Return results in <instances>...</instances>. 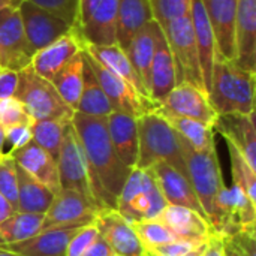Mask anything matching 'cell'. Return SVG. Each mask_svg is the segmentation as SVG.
Listing matches in <instances>:
<instances>
[{
    "mask_svg": "<svg viewBox=\"0 0 256 256\" xmlns=\"http://www.w3.org/2000/svg\"><path fill=\"white\" fill-rule=\"evenodd\" d=\"M72 126L81 141L94 204L100 212L116 210L117 198L130 174L117 156L106 129V117H92L74 112Z\"/></svg>",
    "mask_w": 256,
    "mask_h": 256,
    "instance_id": "6da1fadb",
    "label": "cell"
},
{
    "mask_svg": "<svg viewBox=\"0 0 256 256\" xmlns=\"http://www.w3.org/2000/svg\"><path fill=\"white\" fill-rule=\"evenodd\" d=\"M255 76L234 60L219 54L214 57L208 99L218 116L255 112Z\"/></svg>",
    "mask_w": 256,
    "mask_h": 256,
    "instance_id": "7a4b0ae2",
    "label": "cell"
},
{
    "mask_svg": "<svg viewBox=\"0 0 256 256\" xmlns=\"http://www.w3.org/2000/svg\"><path fill=\"white\" fill-rule=\"evenodd\" d=\"M138 124V160L140 170H148L156 162H165L182 176L188 177L183 153V140L171 124L156 111L146 112L136 118Z\"/></svg>",
    "mask_w": 256,
    "mask_h": 256,
    "instance_id": "3957f363",
    "label": "cell"
},
{
    "mask_svg": "<svg viewBox=\"0 0 256 256\" xmlns=\"http://www.w3.org/2000/svg\"><path fill=\"white\" fill-rule=\"evenodd\" d=\"M183 153L188 168V178L212 230H214L218 224V201L225 188L216 147L206 152H196L183 141Z\"/></svg>",
    "mask_w": 256,
    "mask_h": 256,
    "instance_id": "277c9868",
    "label": "cell"
},
{
    "mask_svg": "<svg viewBox=\"0 0 256 256\" xmlns=\"http://www.w3.org/2000/svg\"><path fill=\"white\" fill-rule=\"evenodd\" d=\"M166 201L154 180L152 170L134 168L117 198L116 210L129 222L158 220Z\"/></svg>",
    "mask_w": 256,
    "mask_h": 256,
    "instance_id": "5b68a950",
    "label": "cell"
},
{
    "mask_svg": "<svg viewBox=\"0 0 256 256\" xmlns=\"http://www.w3.org/2000/svg\"><path fill=\"white\" fill-rule=\"evenodd\" d=\"M14 98L21 102L32 120H72L75 112L64 104L54 86L34 74L30 66L18 72V86Z\"/></svg>",
    "mask_w": 256,
    "mask_h": 256,
    "instance_id": "8992f818",
    "label": "cell"
},
{
    "mask_svg": "<svg viewBox=\"0 0 256 256\" xmlns=\"http://www.w3.org/2000/svg\"><path fill=\"white\" fill-rule=\"evenodd\" d=\"M174 60L177 84L189 82L196 87H204L200 57L195 42V34L190 21V12L162 28Z\"/></svg>",
    "mask_w": 256,
    "mask_h": 256,
    "instance_id": "52a82bcc",
    "label": "cell"
},
{
    "mask_svg": "<svg viewBox=\"0 0 256 256\" xmlns=\"http://www.w3.org/2000/svg\"><path fill=\"white\" fill-rule=\"evenodd\" d=\"M57 170H58L60 189L76 190L94 202L92 195L90 174H88L86 154L81 141L78 138V134L70 122L64 128L62 147L57 156Z\"/></svg>",
    "mask_w": 256,
    "mask_h": 256,
    "instance_id": "ba28073f",
    "label": "cell"
},
{
    "mask_svg": "<svg viewBox=\"0 0 256 256\" xmlns=\"http://www.w3.org/2000/svg\"><path fill=\"white\" fill-rule=\"evenodd\" d=\"M82 57L90 66L92 72L94 74L99 86L102 87L114 111H120L138 118L140 116L156 110L158 105L154 102L140 96L124 80L108 70L104 64H100L92 56H88L84 50H82Z\"/></svg>",
    "mask_w": 256,
    "mask_h": 256,
    "instance_id": "9c48e42d",
    "label": "cell"
},
{
    "mask_svg": "<svg viewBox=\"0 0 256 256\" xmlns=\"http://www.w3.org/2000/svg\"><path fill=\"white\" fill-rule=\"evenodd\" d=\"M249 228H256V202L238 186H225L218 201V224L213 232L230 238Z\"/></svg>",
    "mask_w": 256,
    "mask_h": 256,
    "instance_id": "30bf717a",
    "label": "cell"
},
{
    "mask_svg": "<svg viewBox=\"0 0 256 256\" xmlns=\"http://www.w3.org/2000/svg\"><path fill=\"white\" fill-rule=\"evenodd\" d=\"M154 111L160 114L192 118L210 126H214L218 118V112L212 106L207 92L189 82L177 84Z\"/></svg>",
    "mask_w": 256,
    "mask_h": 256,
    "instance_id": "8fae6325",
    "label": "cell"
},
{
    "mask_svg": "<svg viewBox=\"0 0 256 256\" xmlns=\"http://www.w3.org/2000/svg\"><path fill=\"white\" fill-rule=\"evenodd\" d=\"M98 213L99 210L92 200L76 190L60 189L44 214L40 231L72 224H93Z\"/></svg>",
    "mask_w": 256,
    "mask_h": 256,
    "instance_id": "7c38bea8",
    "label": "cell"
},
{
    "mask_svg": "<svg viewBox=\"0 0 256 256\" xmlns=\"http://www.w3.org/2000/svg\"><path fill=\"white\" fill-rule=\"evenodd\" d=\"M18 10L21 15V22L32 57L34 52L48 46L50 44L66 34L70 28H74L62 18L26 0Z\"/></svg>",
    "mask_w": 256,
    "mask_h": 256,
    "instance_id": "4fadbf2b",
    "label": "cell"
},
{
    "mask_svg": "<svg viewBox=\"0 0 256 256\" xmlns=\"http://www.w3.org/2000/svg\"><path fill=\"white\" fill-rule=\"evenodd\" d=\"M32 52L18 9L0 10V68L20 72L30 66Z\"/></svg>",
    "mask_w": 256,
    "mask_h": 256,
    "instance_id": "5bb4252c",
    "label": "cell"
},
{
    "mask_svg": "<svg viewBox=\"0 0 256 256\" xmlns=\"http://www.w3.org/2000/svg\"><path fill=\"white\" fill-rule=\"evenodd\" d=\"M84 39L78 28H70L66 34L39 50L30 60V68L39 76L51 81L76 54L84 48Z\"/></svg>",
    "mask_w": 256,
    "mask_h": 256,
    "instance_id": "9a60e30c",
    "label": "cell"
},
{
    "mask_svg": "<svg viewBox=\"0 0 256 256\" xmlns=\"http://www.w3.org/2000/svg\"><path fill=\"white\" fill-rule=\"evenodd\" d=\"M93 224L114 255L146 256V250L132 225L117 210H104L98 213Z\"/></svg>",
    "mask_w": 256,
    "mask_h": 256,
    "instance_id": "2e32d148",
    "label": "cell"
},
{
    "mask_svg": "<svg viewBox=\"0 0 256 256\" xmlns=\"http://www.w3.org/2000/svg\"><path fill=\"white\" fill-rule=\"evenodd\" d=\"M234 62L256 74V0H238L234 24Z\"/></svg>",
    "mask_w": 256,
    "mask_h": 256,
    "instance_id": "e0dca14e",
    "label": "cell"
},
{
    "mask_svg": "<svg viewBox=\"0 0 256 256\" xmlns=\"http://www.w3.org/2000/svg\"><path fill=\"white\" fill-rule=\"evenodd\" d=\"M90 224H72L38 232L36 236L0 248L20 256H64L69 240L82 226Z\"/></svg>",
    "mask_w": 256,
    "mask_h": 256,
    "instance_id": "ac0fdd59",
    "label": "cell"
},
{
    "mask_svg": "<svg viewBox=\"0 0 256 256\" xmlns=\"http://www.w3.org/2000/svg\"><path fill=\"white\" fill-rule=\"evenodd\" d=\"M225 141L234 144L256 171V129L254 114H222L213 126Z\"/></svg>",
    "mask_w": 256,
    "mask_h": 256,
    "instance_id": "d6986e66",
    "label": "cell"
},
{
    "mask_svg": "<svg viewBox=\"0 0 256 256\" xmlns=\"http://www.w3.org/2000/svg\"><path fill=\"white\" fill-rule=\"evenodd\" d=\"M176 86H177V78H176L174 60L165 33L159 26V30L156 33L154 52L150 66V78H148L150 100L159 105Z\"/></svg>",
    "mask_w": 256,
    "mask_h": 256,
    "instance_id": "ffe728a7",
    "label": "cell"
},
{
    "mask_svg": "<svg viewBox=\"0 0 256 256\" xmlns=\"http://www.w3.org/2000/svg\"><path fill=\"white\" fill-rule=\"evenodd\" d=\"M148 170H152L154 180H156L166 204L188 207L206 218V213H204L188 177L182 176L177 170H174L172 166H170L165 162H156Z\"/></svg>",
    "mask_w": 256,
    "mask_h": 256,
    "instance_id": "44dd1931",
    "label": "cell"
},
{
    "mask_svg": "<svg viewBox=\"0 0 256 256\" xmlns=\"http://www.w3.org/2000/svg\"><path fill=\"white\" fill-rule=\"evenodd\" d=\"M214 33L219 56L234 60V24L238 0H201Z\"/></svg>",
    "mask_w": 256,
    "mask_h": 256,
    "instance_id": "7402d4cb",
    "label": "cell"
},
{
    "mask_svg": "<svg viewBox=\"0 0 256 256\" xmlns=\"http://www.w3.org/2000/svg\"><path fill=\"white\" fill-rule=\"evenodd\" d=\"M8 154L12 156V159L21 170H24L36 182L48 188L54 195L60 190L57 160H54L33 140L27 146Z\"/></svg>",
    "mask_w": 256,
    "mask_h": 256,
    "instance_id": "603a6c76",
    "label": "cell"
},
{
    "mask_svg": "<svg viewBox=\"0 0 256 256\" xmlns=\"http://www.w3.org/2000/svg\"><path fill=\"white\" fill-rule=\"evenodd\" d=\"M117 14L118 0H99L88 20L81 27L84 44L88 45H116L117 44Z\"/></svg>",
    "mask_w": 256,
    "mask_h": 256,
    "instance_id": "cb8c5ba5",
    "label": "cell"
},
{
    "mask_svg": "<svg viewBox=\"0 0 256 256\" xmlns=\"http://www.w3.org/2000/svg\"><path fill=\"white\" fill-rule=\"evenodd\" d=\"M106 129L117 156L128 168L134 170L138 160L136 117L120 111H112L106 117Z\"/></svg>",
    "mask_w": 256,
    "mask_h": 256,
    "instance_id": "d4e9b609",
    "label": "cell"
},
{
    "mask_svg": "<svg viewBox=\"0 0 256 256\" xmlns=\"http://www.w3.org/2000/svg\"><path fill=\"white\" fill-rule=\"evenodd\" d=\"M82 50L88 56H92L94 60H98L100 64H104L108 70H111L112 74H116L117 76L124 80L140 96L150 100L148 92H147L140 74L136 72V69L134 68V64L128 58L123 48H120L117 44L116 45H106V46L86 44Z\"/></svg>",
    "mask_w": 256,
    "mask_h": 256,
    "instance_id": "484cf974",
    "label": "cell"
},
{
    "mask_svg": "<svg viewBox=\"0 0 256 256\" xmlns=\"http://www.w3.org/2000/svg\"><path fill=\"white\" fill-rule=\"evenodd\" d=\"M190 21H192L194 34H195L202 81H204L206 92L208 94L212 69H213V63H214V57H216L218 50H216L214 33H213L210 21L206 15V10H204L201 0H192V3H190Z\"/></svg>",
    "mask_w": 256,
    "mask_h": 256,
    "instance_id": "4316f807",
    "label": "cell"
},
{
    "mask_svg": "<svg viewBox=\"0 0 256 256\" xmlns=\"http://www.w3.org/2000/svg\"><path fill=\"white\" fill-rule=\"evenodd\" d=\"M158 220L164 224L177 238L206 240L213 232L208 220L204 216L182 206L166 204Z\"/></svg>",
    "mask_w": 256,
    "mask_h": 256,
    "instance_id": "83f0119b",
    "label": "cell"
},
{
    "mask_svg": "<svg viewBox=\"0 0 256 256\" xmlns=\"http://www.w3.org/2000/svg\"><path fill=\"white\" fill-rule=\"evenodd\" d=\"M158 30H159V24L156 21L147 22L132 36L128 46L124 48L128 58L130 60V63L140 74L147 92H148L150 66H152V58L154 52V42H156Z\"/></svg>",
    "mask_w": 256,
    "mask_h": 256,
    "instance_id": "f1b7e54d",
    "label": "cell"
},
{
    "mask_svg": "<svg viewBox=\"0 0 256 256\" xmlns=\"http://www.w3.org/2000/svg\"><path fill=\"white\" fill-rule=\"evenodd\" d=\"M153 21L148 0H118L117 14V45L126 48L132 36Z\"/></svg>",
    "mask_w": 256,
    "mask_h": 256,
    "instance_id": "f546056e",
    "label": "cell"
},
{
    "mask_svg": "<svg viewBox=\"0 0 256 256\" xmlns=\"http://www.w3.org/2000/svg\"><path fill=\"white\" fill-rule=\"evenodd\" d=\"M16 178H18L16 212L45 214L50 204L52 202L54 194L48 188L36 182L32 176H28L18 165H16Z\"/></svg>",
    "mask_w": 256,
    "mask_h": 256,
    "instance_id": "4dcf8cb0",
    "label": "cell"
},
{
    "mask_svg": "<svg viewBox=\"0 0 256 256\" xmlns=\"http://www.w3.org/2000/svg\"><path fill=\"white\" fill-rule=\"evenodd\" d=\"M84 72H82V90L76 105L75 112L92 116V117H108L114 110L105 96L102 87L99 86L94 74L92 72L90 66L84 60Z\"/></svg>",
    "mask_w": 256,
    "mask_h": 256,
    "instance_id": "1f68e13d",
    "label": "cell"
},
{
    "mask_svg": "<svg viewBox=\"0 0 256 256\" xmlns=\"http://www.w3.org/2000/svg\"><path fill=\"white\" fill-rule=\"evenodd\" d=\"M160 116L171 124V128L178 134V136L194 150L206 152V150L216 147L213 126L192 120V118L176 117V116H168V114H160Z\"/></svg>",
    "mask_w": 256,
    "mask_h": 256,
    "instance_id": "d6a6232c",
    "label": "cell"
},
{
    "mask_svg": "<svg viewBox=\"0 0 256 256\" xmlns=\"http://www.w3.org/2000/svg\"><path fill=\"white\" fill-rule=\"evenodd\" d=\"M82 72H84V62H82V51L76 54L50 82L54 86L60 98L64 104L76 110L81 90H82Z\"/></svg>",
    "mask_w": 256,
    "mask_h": 256,
    "instance_id": "836d02e7",
    "label": "cell"
},
{
    "mask_svg": "<svg viewBox=\"0 0 256 256\" xmlns=\"http://www.w3.org/2000/svg\"><path fill=\"white\" fill-rule=\"evenodd\" d=\"M44 214L16 212L0 224V246L18 243L36 236L42 230Z\"/></svg>",
    "mask_w": 256,
    "mask_h": 256,
    "instance_id": "e575fe53",
    "label": "cell"
},
{
    "mask_svg": "<svg viewBox=\"0 0 256 256\" xmlns=\"http://www.w3.org/2000/svg\"><path fill=\"white\" fill-rule=\"evenodd\" d=\"M70 120H57V118H46V120H33L32 123V140L45 150L54 160H57L64 128Z\"/></svg>",
    "mask_w": 256,
    "mask_h": 256,
    "instance_id": "d590c367",
    "label": "cell"
},
{
    "mask_svg": "<svg viewBox=\"0 0 256 256\" xmlns=\"http://www.w3.org/2000/svg\"><path fill=\"white\" fill-rule=\"evenodd\" d=\"M230 159H231V172L234 178V184L238 186L252 201L256 202V171L248 164L240 150L226 141Z\"/></svg>",
    "mask_w": 256,
    "mask_h": 256,
    "instance_id": "8d00e7d4",
    "label": "cell"
},
{
    "mask_svg": "<svg viewBox=\"0 0 256 256\" xmlns=\"http://www.w3.org/2000/svg\"><path fill=\"white\" fill-rule=\"evenodd\" d=\"M144 250L177 240V237L159 220H140L130 224Z\"/></svg>",
    "mask_w": 256,
    "mask_h": 256,
    "instance_id": "74e56055",
    "label": "cell"
},
{
    "mask_svg": "<svg viewBox=\"0 0 256 256\" xmlns=\"http://www.w3.org/2000/svg\"><path fill=\"white\" fill-rule=\"evenodd\" d=\"M148 2L152 8L153 21H156L160 26V28L188 15L190 12V3H192V0H148Z\"/></svg>",
    "mask_w": 256,
    "mask_h": 256,
    "instance_id": "f35d334b",
    "label": "cell"
},
{
    "mask_svg": "<svg viewBox=\"0 0 256 256\" xmlns=\"http://www.w3.org/2000/svg\"><path fill=\"white\" fill-rule=\"evenodd\" d=\"M0 194L16 210V204H18L16 164L12 159V156L8 154V153L0 156Z\"/></svg>",
    "mask_w": 256,
    "mask_h": 256,
    "instance_id": "ab89813d",
    "label": "cell"
},
{
    "mask_svg": "<svg viewBox=\"0 0 256 256\" xmlns=\"http://www.w3.org/2000/svg\"><path fill=\"white\" fill-rule=\"evenodd\" d=\"M30 2L52 15L62 18L70 27L78 28V12H80V0H26Z\"/></svg>",
    "mask_w": 256,
    "mask_h": 256,
    "instance_id": "60d3db41",
    "label": "cell"
},
{
    "mask_svg": "<svg viewBox=\"0 0 256 256\" xmlns=\"http://www.w3.org/2000/svg\"><path fill=\"white\" fill-rule=\"evenodd\" d=\"M33 120L21 105V102L15 98L0 99V128L3 132L14 126L20 124H32Z\"/></svg>",
    "mask_w": 256,
    "mask_h": 256,
    "instance_id": "b9f144b4",
    "label": "cell"
},
{
    "mask_svg": "<svg viewBox=\"0 0 256 256\" xmlns=\"http://www.w3.org/2000/svg\"><path fill=\"white\" fill-rule=\"evenodd\" d=\"M98 237H99V232H98V228L94 226V224L80 228L69 240L64 256H82L84 252L94 243V240Z\"/></svg>",
    "mask_w": 256,
    "mask_h": 256,
    "instance_id": "7bdbcfd3",
    "label": "cell"
},
{
    "mask_svg": "<svg viewBox=\"0 0 256 256\" xmlns=\"http://www.w3.org/2000/svg\"><path fill=\"white\" fill-rule=\"evenodd\" d=\"M204 240H184V238H177L174 242H170V243H165V244H160V246L147 249L146 250V256H184L188 252H190L194 248H196Z\"/></svg>",
    "mask_w": 256,
    "mask_h": 256,
    "instance_id": "ee69618b",
    "label": "cell"
},
{
    "mask_svg": "<svg viewBox=\"0 0 256 256\" xmlns=\"http://www.w3.org/2000/svg\"><path fill=\"white\" fill-rule=\"evenodd\" d=\"M32 141V124H20L4 130L3 154L12 153Z\"/></svg>",
    "mask_w": 256,
    "mask_h": 256,
    "instance_id": "f6af8a7d",
    "label": "cell"
},
{
    "mask_svg": "<svg viewBox=\"0 0 256 256\" xmlns=\"http://www.w3.org/2000/svg\"><path fill=\"white\" fill-rule=\"evenodd\" d=\"M240 256H256V228L243 230L230 238H225Z\"/></svg>",
    "mask_w": 256,
    "mask_h": 256,
    "instance_id": "bcb514c9",
    "label": "cell"
},
{
    "mask_svg": "<svg viewBox=\"0 0 256 256\" xmlns=\"http://www.w3.org/2000/svg\"><path fill=\"white\" fill-rule=\"evenodd\" d=\"M18 86V72L10 69H0V99H9L15 96Z\"/></svg>",
    "mask_w": 256,
    "mask_h": 256,
    "instance_id": "7dc6e473",
    "label": "cell"
},
{
    "mask_svg": "<svg viewBox=\"0 0 256 256\" xmlns=\"http://www.w3.org/2000/svg\"><path fill=\"white\" fill-rule=\"evenodd\" d=\"M202 256H225V240L216 232H212L207 238V246Z\"/></svg>",
    "mask_w": 256,
    "mask_h": 256,
    "instance_id": "c3c4849f",
    "label": "cell"
},
{
    "mask_svg": "<svg viewBox=\"0 0 256 256\" xmlns=\"http://www.w3.org/2000/svg\"><path fill=\"white\" fill-rule=\"evenodd\" d=\"M114 255V252L111 250V248L106 244V242L99 236L96 240H94V243L84 252V255L82 256H112Z\"/></svg>",
    "mask_w": 256,
    "mask_h": 256,
    "instance_id": "681fc988",
    "label": "cell"
},
{
    "mask_svg": "<svg viewBox=\"0 0 256 256\" xmlns=\"http://www.w3.org/2000/svg\"><path fill=\"white\" fill-rule=\"evenodd\" d=\"M98 2L99 0H80V12H78V30L80 32H81V27L88 20V16Z\"/></svg>",
    "mask_w": 256,
    "mask_h": 256,
    "instance_id": "f907efd6",
    "label": "cell"
},
{
    "mask_svg": "<svg viewBox=\"0 0 256 256\" xmlns=\"http://www.w3.org/2000/svg\"><path fill=\"white\" fill-rule=\"evenodd\" d=\"M14 213H16V210L12 207V204L0 194V224L3 220H6L8 218H10Z\"/></svg>",
    "mask_w": 256,
    "mask_h": 256,
    "instance_id": "816d5d0a",
    "label": "cell"
},
{
    "mask_svg": "<svg viewBox=\"0 0 256 256\" xmlns=\"http://www.w3.org/2000/svg\"><path fill=\"white\" fill-rule=\"evenodd\" d=\"M24 0H0V10L3 9H20Z\"/></svg>",
    "mask_w": 256,
    "mask_h": 256,
    "instance_id": "f5cc1de1",
    "label": "cell"
},
{
    "mask_svg": "<svg viewBox=\"0 0 256 256\" xmlns=\"http://www.w3.org/2000/svg\"><path fill=\"white\" fill-rule=\"evenodd\" d=\"M206 246H207V240H204L202 243H200L196 248H194L190 252H188L184 256H202L204 255V250H206Z\"/></svg>",
    "mask_w": 256,
    "mask_h": 256,
    "instance_id": "db71d44e",
    "label": "cell"
},
{
    "mask_svg": "<svg viewBox=\"0 0 256 256\" xmlns=\"http://www.w3.org/2000/svg\"><path fill=\"white\" fill-rule=\"evenodd\" d=\"M225 240V238H224ZM225 256H240L238 255V252L228 243V242H225Z\"/></svg>",
    "mask_w": 256,
    "mask_h": 256,
    "instance_id": "11a10c76",
    "label": "cell"
},
{
    "mask_svg": "<svg viewBox=\"0 0 256 256\" xmlns=\"http://www.w3.org/2000/svg\"><path fill=\"white\" fill-rule=\"evenodd\" d=\"M3 146H4V132L0 128V154H3Z\"/></svg>",
    "mask_w": 256,
    "mask_h": 256,
    "instance_id": "9f6ffc18",
    "label": "cell"
},
{
    "mask_svg": "<svg viewBox=\"0 0 256 256\" xmlns=\"http://www.w3.org/2000/svg\"><path fill=\"white\" fill-rule=\"evenodd\" d=\"M0 256H20V255H16V254H14V252H9V250H6V249L0 248Z\"/></svg>",
    "mask_w": 256,
    "mask_h": 256,
    "instance_id": "6f0895ef",
    "label": "cell"
},
{
    "mask_svg": "<svg viewBox=\"0 0 256 256\" xmlns=\"http://www.w3.org/2000/svg\"><path fill=\"white\" fill-rule=\"evenodd\" d=\"M112 256H118V255H112Z\"/></svg>",
    "mask_w": 256,
    "mask_h": 256,
    "instance_id": "680465c9",
    "label": "cell"
},
{
    "mask_svg": "<svg viewBox=\"0 0 256 256\" xmlns=\"http://www.w3.org/2000/svg\"><path fill=\"white\" fill-rule=\"evenodd\" d=\"M0 69H2V68H0Z\"/></svg>",
    "mask_w": 256,
    "mask_h": 256,
    "instance_id": "91938a15",
    "label": "cell"
}]
</instances>
